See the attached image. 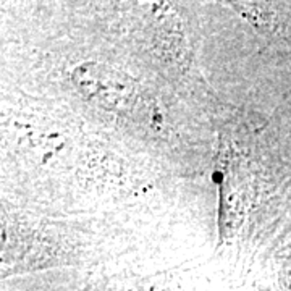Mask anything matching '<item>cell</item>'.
I'll return each instance as SVG.
<instances>
[{
    "mask_svg": "<svg viewBox=\"0 0 291 291\" xmlns=\"http://www.w3.org/2000/svg\"><path fill=\"white\" fill-rule=\"evenodd\" d=\"M289 92H291V91H289Z\"/></svg>",
    "mask_w": 291,
    "mask_h": 291,
    "instance_id": "obj_1",
    "label": "cell"
}]
</instances>
